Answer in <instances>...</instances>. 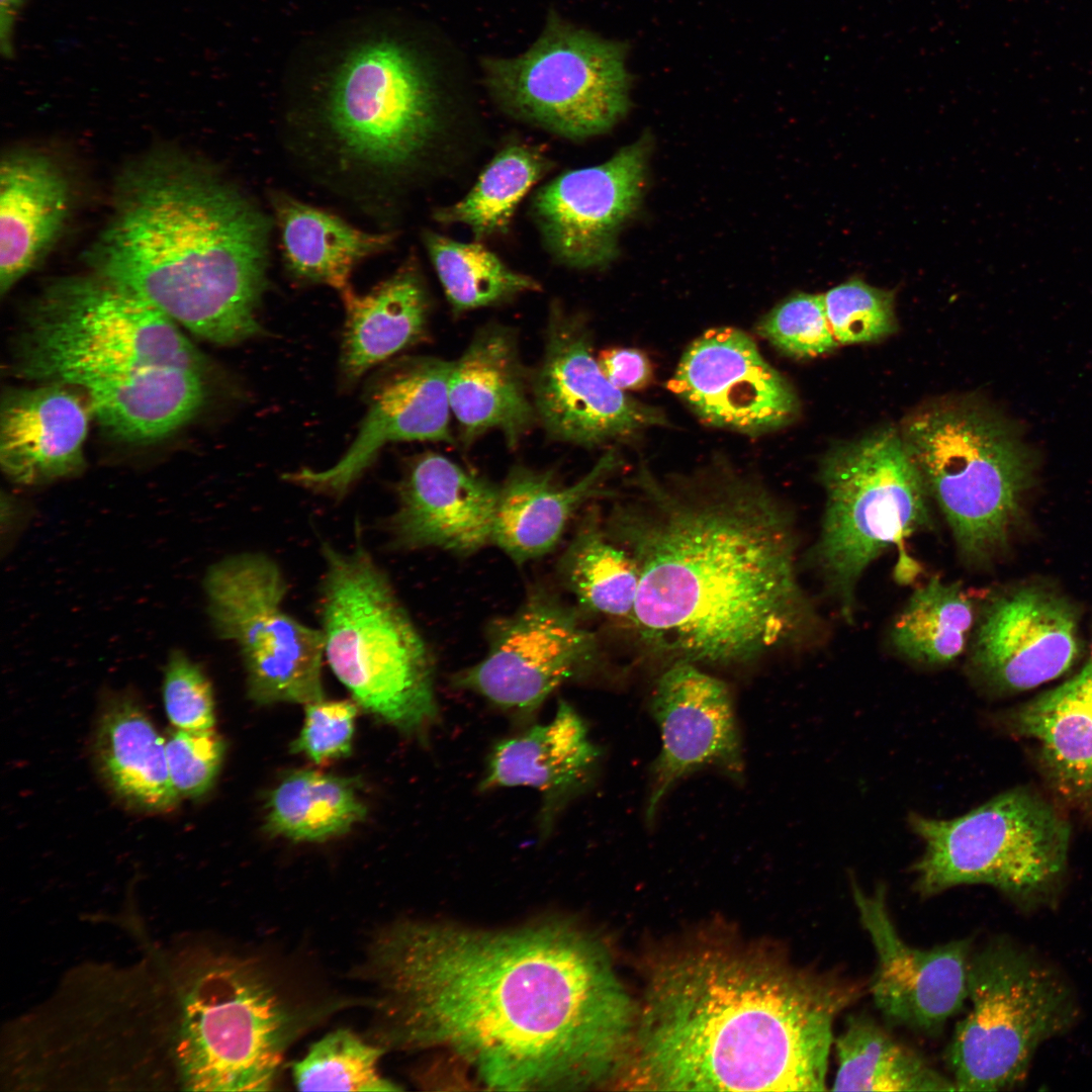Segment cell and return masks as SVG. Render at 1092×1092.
Returning <instances> with one entry per match:
<instances>
[{
	"label": "cell",
	"instance_id": "obj_1",
	"mask_svg": "<svg viewBox=\"0 0 1092 1092\" xmlns=\"http://www.w3.org/2000/svg\"><path fill=\"white\" fill-rule=\"evenodd\" d=\"M369 966L387 1042L444 1048L492 1089L612 1082L631 1044L636 1007L606 948L573 924L400 922L373 939Z\"/></svg>",
	"mask_w": 1092,
	"mask_h": 1092
},
{
	"label": "cell",
	"instance_id": "obj_2",
	"mask_svg": "<svg viewBox=\"0 0 1092 1092\" xmlns=\"http://www.w3.org/2000/svg\"><path fill=\"white\" fill-rule=\"evenodd\" d=\"M631 485L605 526L638 566L631 625L650 654L745 665L806 638L793 517L765 484L718 458L665 477L640 464Z\"/></svg>",
	"mask_w": 1092,
	"mask_h": 1092
},
{
	"label": "cell",
	"instance_id": "obj_3",
	"mask_svg": "<svg viewBox=\"0 0 1092 1092\" xmlns=\"http://www.w3.org/2000/svg\"><path fill=\"white\" fill-rule=\"evenodd\" d=\"M856 982L701 945L654 963L613 1081L648 1091H823L837 1015Z\"/></svg>",
	"mask_w": 1092,
	"mask_h": 1092
},
{
	"label": "cell",
	"instance_id": "obj_4",
	"mask_svg": "<svg viewBox=\"0 0 1092 1092\" xmlns=\"http://www.w3.org/2000/svg\"><path fill=\"white\" fill-rule=\"evenodd\" d=\"M112 217L90 251L95 273L218 345L261 333L269 223L234 187L177 154L119 178Z\"/></svg>",
	"mask_w": 1092,
	"mask_h": 1092
},
{
	"label": "cell",
	"instance_id": "obj_5",
	"mask_svg": "<svg viewBox=\"0 0 1092 1092\" xmlns=\"http://www.w3.org/2000/svg\"><path fill=\"white\" fill-rule=\"evenodd\" d=\"M15 348L20 376L79 388L102 417L136 406L170 369L205 368L175 322L96 273L49 284L27 309Z\"/></svg>",
	"mask_w": 1092,
	"mask_h": 1092
},
{
	"label": "cell",
	"instance_id": "obj_6",
	"mask_svg": "<svg viewBox=\"0 0 1092 1092\" xmlns=\"http://www.w3.org/2000/svg\"><path fill=\"white\" fill-rule=\"evenodd\" d=\"M320 616L325 655L357 703L406 734L437 720L430 650L365 547L323 543Z\"/></svg>",
	"mask_w": 1092,
	"mask_h": 1092
},
{
	"label": "cell",
	"instance_id": "obj_7",
	"mask_svg": "<svg viewBox=\"0 0 1092 1092\" xmlns=\"http://www.w3.org/2000/svg\"><path fill=\"white\" fill-rule=\"evenodd\" d=\"M899 431L963 558L981 564L1000 554L1033 473V453L1019 431L971 399L927 404Z\"/></svg>",
	"mask_w": 1092,
	"mask_h": 1092
},
{
	"label": "cell",
	"instance_id": "obj_8",
	"mask_svg": "<svg viewBox=\"0 0 1092 1092\" xmlns=\"http://www.w3.org/2000/svg\"><path fill=\"white\" fill-rule=\"evenodd\" d=\"M819 477L825 508L814 558L850 620L857 582L871 563L932 526L930 496L900 431L893 428L834 446Z\"/></svg>",
	"mask_w": 1092,
	"mask_h": 1092
},
{
	"label": "cell",
	"instance_id": "obj_9",
	"mask_svg": "<svg viewBox=\"0 0 1092 1092\" xmlns=\"http://www.w3.org/2000/svg\"><path fill=\"white\" fill-rule=\"evenodd\" d=\"M299 1027L292 1008L255 963L212 961L180 1000L175 1034L180 1081L194 1091L272 1090Z\"/></svg>",
	"mask_w": 1092,
	"mask_h": 1092
},
{
	"label": "cell",
	"instance_id": "obj_10",
	"mask_svg": "<svg viewBox=\"0 0 1092 1092\" xmlns=\"http://www.w3.org/2000/svg\"><path fill=\"white\" fill-rule=\"evenodd\" d=\"M909 824L924 842L914 864L916 889L924 896L985 884L1033 903L1051 893L1066 869L1068 823L1025 789L1000 794L952 819L913 813Z\"/></svg>",
	"mask_w": 1092,
	"mask_h": 1092
},
{
	"label": "cell",
	"instance_id": "obj_11",
	"mask_svg": "<svg viewBox=\"0 0 1092 1092\" xmlns=\"http://www.w3.org/2000/svg\"><path fill=\"white\" fill-rule=\"evenodd\" d=\"M968 999L971 1009L947 1050L958 1091H999L1021 1083L1038 1045L1076 1016L1060 977L1003 942L971 957Z\"/></svg>",
	"mask_w": 1092,
	"mask_h": 1092
},
{
	"label": "cell",
	"instance_id": "obj_12",
	"mask_svg": "<svg viewBox=\"0 0 1092 1092\" xmlns=\"http://www.w3.org/2000/svg\"><path fill=\"white\" fill-rule=\"evenodd\" d=\"M323 122L342 157L378 174L415 164L440 128L439 96L419 56L391 38L355 48L335 72Z\"/></svg>",
	"mask_w": 1092,
	"mask_h": 1092
},
{
	"label": "cell",
	"instance_id": "obj_13",
	"mask_svg": "<svg viewBox=\"0 0 1092 1092\" xmlns=\"http://www.w3.org/2000/svg\"><path fill=\"white\" fill-rule=\"evenodd\" d=\"M203 590L211 628L238 648L254 702L323 700V633L285 611L287 582L272 558L259 552L226 556L209 566Z\"/></svg>",
	"mask_w": 1092,
	"mask_h": 1092
},
{
	"label": "cell",
	"instance_id": "obj_14",
	"mask_svg": "<svg viewBox=\"0 0 1092 1092\" xmlns=\"http://www.w3.org/2000/svg\"><path fill=\"white\" fill-rule=\"evenodd\" d=\"M486 81L511 113L568 139L612 128L629 107L623 47L551 16L537 41L510 59H486Z\"/></svg>",
	"mask_w": 1092,
	"mask_h": 1092
},
{
	"label": "cell",
	"instance_id": "obj_15",
	"mask_svg": "<svg viewBox=\"0 0 1092 1092\" xmlns=\"http://www.w3.org/2000/svg\"><path fill=\"white\" fill-rule=\"evenodd\" d=\"M487 639L485 656L456 672L453 686L522 720L559 687L602 665L599 640L583 624L582 612L544 587L533 588L513 614L494 620Z\"/></svg>",
	"mask_w": 1092,
	"mask_h": 1092
},
{
	"label": "cell",
	"instance_id": "obj_16",
	"mask_svg": "<svg viewBox=\"0 0 1092 1092\" xmlns=\"http://www.w3.org/2000/svg\"><path fill=\"white\" fill-rule=\"evenodd\" d=\"M530 381L537 420L556 441L592 448L665 423L660 411L608 380L582 318L559 306L551 310L543 357Z\"/></svg>",
	"mask_w": 1092,
	"mask_h": 1092
},
{
	"label": "cell",
	"instance_id": "obj_17",
	"mask_svg": "<svg viewBox=\"0 0 1092 1092\" xmlns=\"http://www.w3.org/2000/svg\"><path fill=\"white\" fill-rule=\"evenodd\" d=\"M647 148L637 141L603 164L562 173L536 192L531 210L559 263L586 270L616 258L618 234L642 196Z\"/></svg>",
	"mask_w": 1092,
	"mask_h": 1092
},
{
	"label": "cell",
	"instance_id": "obj_18",
	"mask_svg": "<svg viewBox=\"0 0 1092 1092\" xmlns=\"http://www.w3.org/2000/svg\"><path fill=\"white\" fill-rule=\"evenodd\" d=\"M668 387L705 423L752 436L785 427L799 413L790 382L749 336L730 327L697 338Z\"/></svg>",
	"mask_w": 1092,
	"mask_h": 1092
},
{
	"label": "cell",
	"instance_id": "obj_19",
	"mask_svg": "<svg viewBox=\"0 0 1092 1092\" xmlns=\"http://www.w3.org/2000/svg\"><path fill=\"white\" fill-rule=\"evenodd\" d=\"M650 712L661 745L651 767L648 822L668 792L695 771L715 767L735 781L742 778L741 738L733 698L723 680L694 662L673 661L655 681Z\"/></svg>",
	"mask_w": 1092,
	"mask_h": 1092
},
{
	"label": "cell",
	"instance_id": "obj_20",
	"mask_svg": "<svg viewBox=\"0 0 1092 1092\" xmlns=\"http://www.w3.org/2000/svg\"><path fill=\"white\" fill-rule=\"evenodd\" d=\"M1081 653L1074 607L1030 586L993 599L974 633L973 675L999 694L1031 690L1063 675Z\"/></svg>",
	"mask_w": 1092,
	"mask_h": 1092
},
{
	"label": "cell",
	"instance_id": "obj_21",
	"mask_svg": "<svg viewBox=\"0 0 1092 1092\" xmlns=\"http://www.w3.org/2000/svg\"><path fill=\"white\" fill-rule=\"evenodd\" d=\"M452 364L437 357H414L391 365L370 388L359 432L340 460L325 470L304 468L286 473L284 479L339 499L388 443L454 444L449 400Z\"/></svg>",
	"mask_w": 1092,
	"mask_h": 1092
},
{
	"label": "cell",
	"instance_id": "obj_22",
	"mask_svg": "<svg viewBox=\"0 0 1092 1092\" xmlns=\"http://www.w3.org/2000/svg\"><path fill=\"white\" fill-rule=\"evenodd\" d=\"M852 897L878 958L871 984L877 1007L895 1023L938 1031L968 999L970 940L913 947L899 935L883 887L864 893L852 882Z\"/></svg>",
	"mask_w": 1092,
	"mask_h": 1092
},
{
	"label": "cell",
	"instance_id": "obj_23",
	"mask_svg": "<svg viewBox=\"0 0 1092 1092\" xmlns=\"http://www.w3.org/2000/svg\"><path fill=\"white\" fill-rule=\"evenodd\" d=\"M498 488L441 454L418 455L397 485L393 544L464 556L480 550L492 543Z\"/></svg>",
	"mask_w": 1092,
	"mask_h": 1092
},
{
	"label": "cell",
	"instance_id": "obj_24",
	"mask_svg": "<svg viewBox=\"0 0 1092 1092\" xmlns=\"http://www.w3.org/2000/svg\"><path fill=\"white\" fill-rule=\"evenodd\" d=\"M601 751L587 727L565 701L553 717L497 741L480 782L483 791L527 787L540 795V831L548 834L566 806L595 776Z\"/></svg>",
	"mask_w": 1092,
	"mask_h": 1092
},
{
	"label": "cell",
	"instance_id": "obj_25",
	"mask_svg": "<svg viewBox=\"0 0 1092 1092\" xmlns=\"http://www.w3.org/2000/svg\"><path fill=\"white\" fill-rule=\"evenodd\" d=\"M90 404L56 382L7 390L0 410V465L14 483L41 485L84 468Z\"/></svg>",
	"mask_w": 1092,
	"mask_h": 1092
},
{
	"label": "cell",
	"instance_id": "obj_26",
	"mask_svg": "<svg viewBox=\"0 0 1092 1092\" xmlns=\"http://www.w3.org/2000/svg\"><path fill=\"white\" fill-rule=\"evenodd\" d=\"M519 355L517 334L487 324L453 361L449 400L460 437L469 445L490 431L516 447L537 420L531 381Z\"/></svg>",
	"mask_w": 1092,
	"mask_h": 1092
},
{
	"label": "cell",
	"instance_id": "obj_27",
	"mask_svg": "<svg viewBox=\"0 0 1092 1092\" xmlns=\"http://www.w3.org/2000/svg\"><path fill=\"white\" fill-rule=\"evenodd\" d=\"M70 186L47 155L16 150L0 167V293L33 270L61 235L70 210Z\"/></svg>",
	"mask_w": 1092,
	"mask_h": 1092
},
{
	"label": "cell",
	"instance_id": "obj_28",
	"mask_svg": "<svg viewBox=\"0 0 1092 1092\" xmlns=\"http://www.w3.org/2000/svg\"><path fill=\"white\" fill-rule=\"evenodd\" d=\"M619 464L617 453L608 451L569 485L552 470L513 467L498 488L492 543L520 564L547 554L578 510L613 494L605 485Z\"/></svg>",
	"mask_w": 1092,
	"mask_h": 1092
},
{
	"label": "cell",
	"instance_id": "obj_29",
	"mask_svg": "<svg viewBox=\"0 0 1092 1092\" xmlns=\"http://www.w3.org/2000/svg\"><path fill=\"white\" fill-rule=\"evenodd\" d=\"M1010 722L1036 744L1060 791L1092 797V652L1078 673L1014 711Z\"/></svg>",
	"mask_w": 1092,
	"mask_h": 1092
},
{
	"label": "cell",
	"instance_id": "obj_30",
	"mask_svg": "<svg viewBox=\"0 0 1092 1092\" xmlns=\"http://www.w3.org/2000/svg\"><path fill=\"white\" fill-rule=\"evenodd\" d=\"M94 754L101 775L126 803L149 812L177 805L165 738L133 698L121 694L109 699L98 721Z\"/></svg>",
	"mask_w": 1092,
	"mask_h": 1092
},
{
	"label": "cell",
	"instance_id": "obj_31",
	"mask_svg": "<svg viewBox=\"0 0 1092 1092\" xmlns=\"http://www.w3.org/2000/svg\"><path fill=\"white\" fill-rule=\"evenodd\" d=\"M346 321L341 370L348 381L421 341L428 327L429 297L421 277L401 269L370 292L342 291Z\"/></svg>",
	"mask_w": 1092,
	"mask_h": 1092
},
{
	"label": "cell",
	"instance_id": "obj_32",
	"mask_svg": "<svg viewBox=\"0 0 1092 1092\" xmlns=\"http://www.w3.org/2000/svg\"><path fill=\"white\" fill-rule=\"evenodd\" d=\"M272 203L285 263L299 279L344 291L356 264L390 243L388 234L363 232L288 195L275 194Z\"/></svg>",
	"mask_w": 1092,
	"mask_h": 1092
},
{
	"label": "cell",
	"instance_id": "obj_33",
	"mask_svg": "<svg viewBox=\"0 0 1092 1092\" xmlns=\"http://www.w3.org/2000/svg\"><path fill=\"white\" fill-rule=\"evenodd\" d=\"M558 576L582 613L633 621L640 573L608 534L597 509L586 513L560 556Z\"/></svg>",
	"mask_w": 1092,
	"mask_h": 1092
},
{
	"label": "cell",
	"instance_id": "obj_34",
	"mask_svg": "<svg viewBox=\"0 0 1092 1092\" xmlns=\"http://www.w3.org/2000/svg\"><path fill=\"white\" fill-rule=\"evenodd\" d=\"M834 1091H953L954 1083L874 1021L851 1017L835 1040Z\"/></svg>",
	"mask_w": 1092,
	"mask_h": 1092
},
{
	"label": "cell",
	"instance_id": "obj_35",
	"mask_svg": "<svg viewBox=\"0 0 1092 1092\" xmlns=\"http://www.w3.org/2000/svg\"><path fill=\"white\" fill-rule=\"evenodd\" d=\"M365 814L353 780L299 769L270 793L266 827L292 840L321 841L345 833Z\"/></svg>",
	"mask_w": 1092,
	"mask_h": 1092
},
{
	"label": "cell",
	"instance_id": "obj_36",
	"mask_svg": "<svg viewBox=\"0 0 1092 1092\" xmlns=\"http://www.w3.org/2000/svg\"><path fill=\"white\" fill-rule=\"evenodd\" d=\"M974 624V604L962 584L932 577L910 596L893 623L890 638L905 658L942 665L965 651Z\"/></svg>",
	"mask_w": 1092,
	"mask_h": 1092
},
{
	"label": "cell",
	"instance_id": "obj_37",
	"mask_svg": "<svg viewBox=\"0 0 1092 1092\" xmlns=\"http://www.w3.org/2000/svg\"><path fill=\"white\" fill-rule=\"evenodd\" d=\"M548 168V160L534 148L508 146L489 162L471 190L458 202L438 209L435 218L443 223H462L479 240L500 234Z\"/></svg>",
	"mask_w": 1092,
	"mask_h": 1092
},
{
	"label": "cell",
	"instance_id": "obj_38",
	"mask_svg": "<svg viewBox=\"0 0 1092 1092\" xmlns=\"http://www.w3.org/2000/svg\"><path fill=\"white\" fill-rule=\"evenodd\" d=\"M424 243L446 297L457 312L491 306L541 288L481 244L457 242L433 232L424 235Z\"/></svg>",
	"mask_w": 1092,
	"mask_h": 1092
},
{
	"label": "cell",
	"instance_id": "obj_39",
	"mask_svg": "<svg viewBox=\"0 0 1092 1092\" xmlns=\"http://www.w3.org/2000/svg\"><path fill=\"white\" fill-rule=\"evenodd\" d=\"M382 1053L351 1030L336 1029L293 1063L294 1084L301 1091H397V1085L378 1072Z\"/></svg>",
	"mask_w": 1092,
	"mask_h": 1092
},
{
	"label": "cell",
	"instance_id": "obj_40",
	"mask_svg": "<svg viewBox=\"0 0 1092 1092\" xmlns=\"http://www.w3.org/2000/svg\"><path fill=\"white\" fill-rule=\"evenodd\" d=\"M824 295L827 317L838 344L884 339L897 329L895 293L852 277Z\"/></svg>",
	"mask_w": 1092,
	"mask_h": 1092
},
{
	"label": "cell",
	"instance_id": "obj_41",
	"mask_svg": "<svg viewBox=\"0 0 1092 1092\" xmlns=\"http://www.w3.org/2000/svg\"><path fill=\"white\" fill-rule=\"evenodd\" d=\"M759 334L775 347L795 357H815L839 344L831 330L823 294L796 293L765 315Z\"/></svg>",
	"mask_w": 1092,
	"mask_h": 1092
},
{
	"label": "cell",
	"instance_id": "obj_42",
	"mask_svg": "<svg viewBox=\"0 0 1092 1092\" xmlns=\"http://www.w3.org/2000/svg\"><path fill=\"white\" fill-rule=\"evenodd\" d=\"M163 702L174 728L213 729L211 685L198 663L180 649L171 650L164 668Z\"/></svg>",
	"mask_w": 1092,
	"mask_h": 1092
},
{
	"label": "cell",
	"instance_id": "obj_43",
	"mask_svg": "<svg viewBox=\"0 0 1092 1092\" xmlns=\"http://www.w3.org/2000/svg\"><path fill=\"white\" fill-rule=\"evenodd\" d=\"M170 779L179 797L196 798L212 786L224 752L213 731L174 728L165 738Z\"/></svg>",
	"mask_w": 1092,
	"mask_h": 1092
},
{
	"label": "cell",
	"instance_id": "obj_44",
	"mask_svg": "<svg viewBox=\"0 0 1092 1092\" xmlns=\"http://www.w3.org/2000/svg\"><path fill=\"white\" fill-rule=\"evenodd\" d=\"M357 707L349 701H316L306 705L305 718L292 751L315 763L348 755L351 751Z\"/></svg>",
	"mask_w": 1092,
	"mask_h": 1092
},
{
	"label": "cell",
	"instance_id": "obj_45",
	"mask_svg": "<svg viewBox=\"0 0 1092 1092\" xmlns=\"http://www.w3.org/2000/svg\"><path fill=\"white\" fill-rule=\"evenodd\" d=\"M598 361L608 380L621 390L643 387L650 379L649 361L637 349H606L600 353Z\"/></svg>",
	"mask_w": 1092,
	"mask_h": 1092
},
{
	"label": "cell",
	"instance_id": "obj_46",
	"mask_svg": "<svg viewBox=\"0 0 1092 1092\" xmlns=\"http://www.w3.org/2000/svg\"><path fill=\"white\" fill-rule=\"evenodd\" d=\"M25 0H0V50L5 58L13 57V32L17 15Z\"/></svg>",
	"mask_w": 1092,
	"mask_h": 1092
},
{
	"label": "cell",
	"instance_id": "obj_47",
	"mask_svg": "<svg viewBox=\"0 0 1092 1092\" xmlns=\"http://www.w3.org/2000/svg\"><path fill=\"white\" fill-rule=\"evenodd\" d=\"M28 519L15 500L2 499V544L9 548Z\"/></svg>",
	"mask_w": 1092,
	"mask_h": 1092
}]
</instances>
